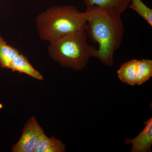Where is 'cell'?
I'll list each match as a JSON object with an SVG mask.
<instances>
[{
  "instance_id": "cell-8",
  "label": "cell",
  "mask_w": 152,
  "mask_h": 152,
  "mask_svg": "<svg viewBox=\"0 0 152 152\" xmlns=\"http://www.w3.org/2000/svg\"><path fill=\"white\" fill-rule=\"evenodd\" d=\"M66 145L54 137H48L45 133L41 134L34 152H64Z\"/></svg>"
},
{
  "instance_id": "cell-5",
  "label": "cell",
  "mask_w": 152,
  "mask_h": 152,
  "mask_svg": "<svg viewBox=\"0 0 152 152\" xmlns=\"http://www.w3.org/2000/svg\"><path fill=\"white\" fill-rule=\"evenodd\" d=\"M144 124L145 126L138 135L131 139L128 138L125 140L126 145H132L131 152H150L152 145V118L147 120Z\"/></svg>"
},
{
  "instance_id": "cell-7",
  "label": "cell",
  "mask_w": 152,
  "mask_h": 152,
  "mask_svg": "<svg viewBox=\"0 0 152 152\" xmlns=\"http://www.w3.org/2000/svg\"><path fill=\"white\" fill-rule=\"evenodd\" d=\"M10 69L12 72H18L20 73L26 74L39 80L44 79L42 75L33 67L27 58L22 54H19L15 58Z\"/></svg>"
},
{
  "instance_id": "cell-11",
  "label": "cell",
  "mask_w": 152,
  "mask_h": 152,
  "mask_svg": "<svg viewBox=\"0 0 152 152\" xmlns=\"http://www.w3.org/2000/svg\"><path fill=\"white\" fill-rule=\"evenodd\" d=\"M152 77V61L143 59L138 61L136 75V84L141 86Z\"/></svg>"
},
{
  "instance_id": "cell-9",
  "label": "cell",
  "mask_w": 152,
  "mask_h": 152,
  "mask_svg": "<svg viewBox=\"0 0 152 152\" xmlns=\"http://www.w3.org/2000/svg\"><path fill=\"white\" fill-rule=\"evenodd\" d=\"M138 60L132 59L121 65L117 75L120 80L132 86L136 85V75Z\"/></svg>"
},
{
  "instance_id": "cell-3",
  "label": "cell",
  "mask_w": 152,
  "mask_h": 152,
  "mask_svg": "<svg viewBox=\"0 0 152 152\" xmlns=\"http://www.w3.org/2000/svg\"><path fill=\"white\" fill-rule=\"evenodd\" d=\"M93 48L87 42L86 31L75 33L50 42V57L64 67L80 70L92 57Z\"/></svg>"
},
{
  "instance_id": "cell-10",
  "label": "cell",
  "mask_w": 152,
  "mask_h": 152,
  "mask_svg": "<svg viewBox=\"0 0 152 152\" xmlns=\"http://www.w3.org/2000/svg\"><path fill=\"white\" fill-rule=\"evenodd\" d=\"M20 53L17 49L9 45L0 34V66L10 69L11 64Z\"/></svg>"
},
{
  "instance_id": "cell-6",
  "label": "cell",
  "mask_w": 152,
  "mask_h": 152,
  "mask_svg": "<svg viewBox=\"0 0 152 152\" xmlns=\"http://www.w3.org/2000/svg\"><path fill=\"white\" fill-rule=\"evenodd\" d=\"M87 8L96 7L121 15L131 0H83Z\"/></svg>"
},
{
  "instance_id": "cell-12",
  "label": "cell",
  "mask_w": 152,
  "mask_h": 152,
  "mask_svg": "<svg viewBox=\"0 0 152 152\" xmlns=\"http://www.w3.org/2000/svg\"><path fill=\"white\" fill-rule=\"evenodd\" d=\"M130 8L137 13L149 25L152 26V10L141 0H131Z\"/></svg>"
},
{
  "instance_id": "cell-2",
  "label": "cell",
  "mask_w": 152,
  "mask_h": 152,
  "mask_svg": "<svg viewBox=\"0 0 152 152\" xmlns=\"http://www.w3.org/2000/svg\"><path fill=\"white\" fill-rule=\"evenodd\" d=\"M36 23L41 39L50 42L86 28L84 12L72 6L49 8L38 15Z\"/></svg>"
},
{
  "instance_id": "cell-1",
  "label": "cell",
  "mask_w": 152,
  "mask_h": 152,
  "mask_svg": "<svg viewBox=\"0 0 152 152\" xmlns=\"http://www.w3.org/2000/svg\"><path fill=\"white\" fill-rule=\"evenodd\" d=\"M84 12L86 32L99 45L98 49L93 48L92 57L111 66L114 53L120 48L124 32L121 15L96 7L86 8Z\"/></svg>"
},
{
  "instance_id": "cell-4",
  "label": "cell",
  "mask_w": 152,
  "mask_h": 152,
  "mask_svg": "<svg viewBox=\"0 0 152 152\" xmlns=\"http://www.w3.org/2000/svg\"><path fill=\"white\" fill-rule=\"evenodd\" d=\"M44 132L36 118L31 117L25 125L20 140L12 147V152H34L40 136Z\"/></svg>"
}]
</instances>
